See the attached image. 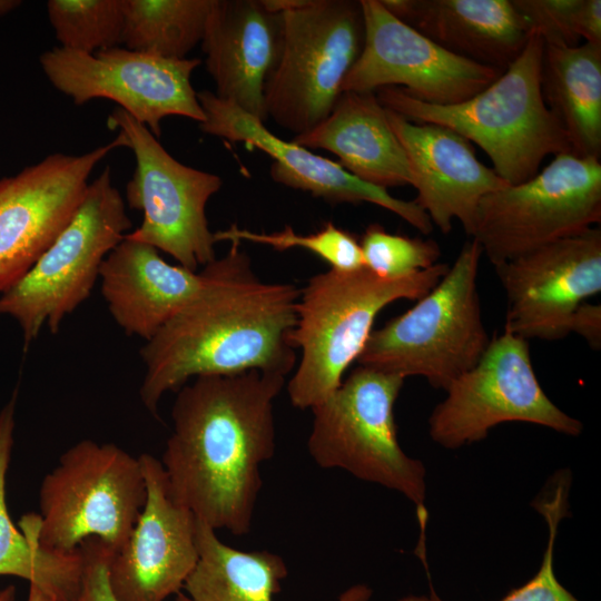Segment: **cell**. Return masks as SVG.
Returning a JSON list of instances; mask_svg holds the SVG:
<instances>
[{"instance_id": "obj_10", "label": "cell", "mask_w": 601, "mask_h": 601, "mask_svg": "<svg viewBox=\"0 0 601 601\" xmlns=\"http://www.w3.org/2000/svg\"><path fill=\"white\" fill-rule=\"evenodd\" d=\"M600 221V159L562 152L526 181L484 196L471 237L495 266Z\"/></svg>"}, {"instance_id": "obj_37", "label": "cell", "mask_w": 601, "mask_h": 601, "mask_svg": "<svg viewBox=\"0 0 601 601\" xmlns=\"http://www.w3.org/2000/svg\"><path fill=\"white\" fill-rule=\"evenodd\" d=\"M21 2L18 0H0V16H3L11 10H13L16 7H18Z\"/></svg>"}, {"instance_id": "obj_9", "label": "cell", "mask_w": 601, "mask_h": 601, "mask_svg": "<svg viewBox=\"0 0 601 601\" xmlns=\"http://www.w3.org/2000/svg\"><path fill=\"white\" fill-rule=\"evenodd\" d=\"M278 61L264 91L267 118L305 134L332 111L365 36L361 0H303L283 11Z\"/></svg>"}, {"instance_id": "obj_34", "label": "cell", "mask_w": 601, "mask_h": 601, "mask_svg": "<svg viewBox=\"0 0 601 601\" xmlns=\"http://www.w3.org/2000/svg\"><path fill=\"white\" fill-rule=\"evenodd\" d=\"M570 333L580 335L594 351L601 347V306L582 303L572 316Z\"/></svg>"}, {"instance_id": "obj_12", "label": "cell", "mask_w": 601, "mask_h": 601, "mask_svg": "<svg viewBox=\"0 0 601 601\" xmlns=\"http://www.w3.org/2000/svg\"><path fill=\"white\" fill-rule=\"evenodd\" d=\"M428 417V434L449 450L480 442L505 422H523L579 436L583 424L545 394L532 366L529 341L503 332L477 363L445 391Z\"/></svg>"}, {"instance_id": "obj_16", "label": "cell", "mask_w": 601, "mask_h": 601, "mask_svg": "<svg viewBox=\"0 0 601 601\" xmlns=\"http://www.w3.org/2000/svg\"><path fill=\"white\" fill-rule=\"evenodd\" d=\"M505 294L504 331L526 341L570 334L577 308L601 292V229L550 243L494 266Z\"/></svg>"}, {"instance_id": "obj_22", "label": "cell", "mask_w": 601, "mask_h": 601, "mask_svg": "<svg viewBox=\"0 0 601 601\" xmlns=\"http://www.w3.org/2000/svg\"><path fill=\"white\" fill-rule=\"evenodd\" d=\"M447 51L504 71L531 37L512 0H381Z\"/></svg>"}, {"instance_id": "obj_14", "label": "cell", "mask_w": 601, "mask_h": 601, "mask_svg": "<svg viewBox=\"0 0 601 601\" xmlns=\"http://www.w3.org/2000/svg\"><path fill=\"white\" fill-rule=\"evenodd\" d=\"M361 4L364 45L343 91L398 87L423 102L447 106L470 99L503 72L447 51L394 17L381 0Z\"/></svg>"}, {"instance_id": "obj_1", "label": "cell", "mask_w": 601, "mask_h": 601, "mask_svg": "<svg viewBox=\"0 0 601 601\" xmlns=\"http://www.w3.org/2000/svg\"><path fill=\"white\" fill-rule=\"evenodd\" d=\"M286 377L205 375L177 391L161 456L174 497L215 531L248 534L262 465L276 449L274 402Z\"/></svg>"}, {"instance_id": "obj_27", "label": "cell", "mask_w": 601, "mask_h": 601, "mask_svg": "<svg viewBox=\"0 0 601 601\" xmlns=\"http://www.w3.org/2000/svg\"><path fill=\"white\" fill-rule=\"evenodd\" d=\"M215 0H124L125 48L185 59L203 41Z\"/></svg>"}, {"instance_id": "obj_26", "label": "cell", "mask_w": 601, "mask_h": 601, "mask_svg": "<svg viewBox=\"0 0 601 601\" xmlns=\"http://www.w3.org/2000/svg\"><path fill=\"white\" fill-rule=\"evenodd\" d=\"M17 390L0 411V575L24 579L58 600L79 580L80 550L59 553L40 548L32 533L13 524L6 499V477L14 443Z\"/></svg>"}, {"instance_id": "obj_7", "label": "cell", "mask_w": 601, "mask_h": 601, "mask_svg": "<svg viewBox=\"0 0 601 601\" xmlns=\"http://www.w3.org/2000/svg\"><path fill=\"white\" fill-rule=\"evenodd\" d=\"M405 378L358 366L324 402L312 408L307 450L323 469L394 490L416 508L424 533L426 469L397 440L394 405Z\"/></svg>"}, {"instance_id": "obj_24", "label": "cell", "mask_w": 601, "mask_h": 601, "mask_svg": "<svg viewBox=\"0 0 601 601\" xmlns=\"http://www.w3.org/2000/svg\"><path fill=\"white\" fill-rule=\"evenodd\" d=\"M197 546V564L183 588L190 601H274L288 575L280 555L267 550L234 549L199 520ZM372 594L368 585L358 583L334 601H370Z\"/></svg>"}, {"instance_id": "obj_23", "label": "cell", "mask_w": 601, "mask_h": 601, "mask_svg": "<svg viewBox=\"0 0 601 601\" xmlns=\"http://www.w3.org/2000/svg\"><path fill=\"white\" fill-rule=\"evenodd\" d=\"M292 141L328 150L367 184L385 189L413 185L406 152L375 91H342L329 115Z\"/></svg>"}, {"instance_id": "obj_6", "label": "cell", "mask_w": 601, "mask_h": 601, "mask_svg": "<svg viewBox=\"0 0 601 601\" xmlns=\"http://www.w3.org/2000/svg\"><path fill=\"white\" fill-rule=\"evenodd\" d=\"M146 502L139 457L114 443L82 440L63 452L39 487L40 513L24 514L37 544L72 553L88 539L116 552Z\"/></svg>"}, {"instance_id": "obj_11", "label": "cell", "mask_w": 601, "mask_h": 601, "mask_svg": "<svg viewBox=\"0 0 601 601\" xmlns=\"http://www.w3.org/2000/svg\"><path fill=\"white\" fill-rule=\"evenodd\" d=\"M107 122L110 129H119L136 160L126 200L142 211V221L125 238L150 245L193 272L214 262L206 205L220 189L221 178L179 162L146 126L120 108Z\"/></svg>"}, {"instance_id": "obj_21", "label": "cell", "mask_w": 601, "mask_h": 601, "mask_svg": "<svg viewBox=\"0 0 601 601\" xmlns=\"http://www.w3.org/2000/svg\"><path fill=\"white\" fill-rule=\"evenodd\" d=\"M207 266L193 272L167 263L147 244L124 238L104 259L101 295L118 326L146 342L191 303L209 280Z\"/></svg>"}, {"instance_id": "obj_29", "label": "cell", "mask_w": 601, "mask_h": 601, "mask_svg": "<svg viewBox=\"0 0 601 601\" xmlns=\"http://www.w3.org/2000/svg\"><path fill=\"white\" fill-rule=\"evenodd\" d=\"M530 35L544 45L574 47L580 40L601 46L600 0H512Z\"/></svg>"}, {"instance_id": "obj_8", "label": "cell", "mask_w": 601, "mask_h": 601, "mask_svg": "<svg viewBox=\"0 0 601 601\" xmlns=\"http://www.w3.org/2000/svg\"><path fill=\"white\" fill-rule=\"evenodd\" d=\"M131 226L106 167L89 183L77 211L52 244L0 295V317L18 323L24 351L43 325L59 332L63 318L89 297L104 259Z\"/></svg>"}, {"instance_id": "obj_3", "label": "cell", "mask_w": 601, "mask_h": 601, "mask_svg": "<svg viewBox=\"0 0 601 601\" xmlns=\"http://www.w3.org/2000/svg\"><path fill=\"white\" fill-rule=\"evenodd\" d=\"M543 40L531 35L518 58L487 87L456 105H432L398 87L377 89L380 102L415 124L446 127L481 147L509 185L538 174L549 155L571 152L542 92Z\"/></svg>"}, {"instance_id": "obj_17", "label": "cell", "mask_w": 601, "mask_h": 601, "mask_svg": "<svg viewBox=\"0 0 601 601\" xmlns=\"http://www.w3.org/2000/svg\"><path fill=\"white\" fill-rule=\"evenodd\" d=\"M146 502L107 573L118 601H166L183 591L198 561L197 521L173 495L160 460L140 454Z\"/></svg>"}, {"instance_id": "obj_28", "label": "cell", "mask_w": 601, "mask_h": 601, "mask_svg": "<svg viewBox=\"0 0 601 601\" xmlns=\"http://www.w3.org/2000/svg\"><path fill=\"white\" fill-rule=\"evenodd\" d=\"M47 12L63 49L95 53L122 43L124 0H50Z\"/></svg>"}, {"instance_id": "obj_38", "label": "cell", "mask_w": 601, "mask_h": 601, "mask_svg": "<svg viewBox=\"0 0 601 601\" xmlns=\"http://www.w3.org/2000/svg\"><path fill=\"white\" fill-rule=\"evenodd\" d=\"M397 601H441V600L436 597L410 594V595H405L398 599Z\"/></svg>"}, {"instance_id": "obj_35", "label": "cell", "mask_w": 601, "mask_h": 601, "mask_svg": "<svg viewBox=\"0 0 601 601\" xmlns=\"http://www.w3.org/2000/svg\"><path fill=\"white\" fill-rule=\"evenodd\" d=\"M27 601H57V599L40 589L39 587L35 584H29Z\"/></svg>"}, {"instance_id": "obj_5", "label": "cell", "mask_w": 601, "mask_h": 601, "mask_svg": "<svg viewBox=\"0 0 601 601\" xmlns=\"http://www.w3.org/2000/svg\"><path fill=\"white\" fill-rule=\"evenodd\" d=\"M483 252L466 240L441 280L403 314L373 329L357 363L380 372L422 376L446 388L472 368L491 338L477 292Z\"/></svg>"}, {"instance_id": "obj_19", "label": "cell", "mask_w": 601, "mask_h": 601, "mask_svg": "<svg viewBox=\"0 0 601 601\" xmlns=\"http://www.w3.org/2000/svg\"><path fill=\"white\" fill-rule=\"evenodd\" d=\"M401 141L417 190L415 204L443 234L459 220L471 236L477 206L489 193L509 185L483 165L470 142L455 131L434 124H415L386 108Z\"/></svg>"}, {"instance_id": "obj_13", "label": "cell", "mask_w": 601, "mask_h": 601, "mask_svg": "<svg viewBox=\"0 0 601 601\" xmlns=\"http://www.w3.org/2000/svg\"><path fill=\"white\" fill-rule=\"evenodd\" d=\"M39 61L51 85L76 105L109 99L157 138L167 116L205 120L190 80L198 58L168 59L119 46L95 53L56 47Z\"/></svg>"}, {"instance_id": "obj_39", "label": "cell", "mask_w": 601, "mask_h": 601, "mask_svg": "<svg viewBox=\"0 0 601 601\" xmlns=\"http://www.w3.org/2000/svg\"><path fill=\"white\" fill-rule=\"evenodd\" d=\"M174 601H190L189 598L181 591L177 595H175Z\"/></svg>"}, {"instance_id": "obj_20", "label": "cell", "mask_w": 601, "mask_h": 601, "mask_svg": "<svg viewBox=\"0 0 601 601\" xmlns=\"http://www.w3.org/2000/svg\"><path fill=\"white\" fill-rule=\"evenodd\" d=\"M282 40V12L263 0H215L201 41L214 93L265 122V86Z\"/></svg>"}, {"instance_id": "obj_30", "label": "cell", "mask_w": 601, "mask_h": 601, "mask_svg": "<svg viewBox=\"0 0 601 601\" xmlns=\"http://www.w3.org/2000/svg\"><path fill=\"white\" fill-rule=\"evenodd\" d=\"M217 242H250L267 245L283 252L289 248H303L325 260L331 268L339 272H355L364 268L359 242L347 230L332 223L309 235H299L286 226L275 233H256L231 225L227 229L214 233Z\"/></svg>"}, {"instance_id": "obj_32", "label": "cell", "mask_w": 601, "mask_h": 601, "mask_svg": "<svg viewBox=\"0 0 601 601\" xmlns=\"http://www.w3.org/2000/svg\"><path fill=\"white\" fill-rule=\"evenodd\" d=\"M364 267L385 278L407 276L435 264L441 249L432 239L391 234L378 224L370 225L362 238Z\"/></svg>"}, {"instance_id": "obj_25", "label": "cell", "mask_w": 601, "mask_h": 601, "mask_svg": "<svg viewBox=\"0 0 601 601\" xmlns=\"http://www.w3.org/2000/svg\"><path fill=\"white\" fill-rule=\"evenodd\" d=\"M542 92L561 122L571 152L601 156V46L544 45Z\"/></svg>"}, {"instance_id": "obj_15", "label": "cell", "mask_w": 601, "mask_h": 601, "mask_svg": "<svg viewBox=\"0 0 601 601\" xmlns=\"http://www.w3.org/2000/svg\"><path fill=\"white\" fill-rule=\"evenodd\" d=\"M122 136L81 155L52 154L0 179V293L39 259L77 211L96 166Z\"/></svg>"}, {"instance_id": "obj_18", "label": "cell", "mask_w": 601, "mask_h": 601, "mask_svg": "<svg viewBox=\"0 0 601 601\" xmlns=\"http://www.w3.org/2000/svg\"><path fill=\"white\" fill-rule=\"evenodd\" d=\"M197 98L205 115L199 129L233 142H245L267 154L273 159L270 177L274 181L307 191L331 204L371 203L397 215L424 235L433 230L428 216L414 200L396 198L387 189L358 179L339 162L277 137L263 121L211 91L197 92Z\"/></svg>"}, {"instance_id": "obj_36", "label": "cell", "mask_w": 601, "mask_h": 601, "mask_svg": "<svg viewBox=\"0 0 601 601\" xmlns=\"http://www.w3.org/2000/svg\"><path fill=\"white\" fill-rule=\"evenodd\" d=\"M0 601H16V587L13 584L0 589Z\"/></svg>"}, {"instance_id": "obj_2", "label": "cell", "mask_w": 601, "mask_h": 601, "mask_svg": "<svg viewBox=\"0 0 601 601\" xmlns=\"http://www.w3.org/2000/svg\"><path fill=\"white\" fill-rule=\"evenodd\" d=\"M206 265L200 294L140 349L139 395L158 417L162 396L190 378L262 371L287 376L296 365L290 335L300 289L257 277L240 243Z\"/></svg>"}, {"instance_id": "obj_33", "label": "cell", "mask_w": 601, "mask_h": 601, "mask_svg": "<svg viewBox=\"0 0 601 601\" xmlns=\"http://www.w3.org/2000/svg\"><path fill=\"white\" fill-rule=\"evenodd\" d=\"M82 568L73 589L58 601H118L108 581L107 565L111 551L97 539L79 546Z\"/></svg>"}, {"instance_id": "obj_4", "label": "cell", "mask_w": 601, "mask_h": 601, "mask_svg": "<svg viewBox=\"0 0 601 601\" xmlns=\"http://www.w3.org/2000/svg\"><path fill=\"white\" fill-rule=\"evenodd\" d=\"M449 268V264L437 263L398 278L381 277L365 267L329 269L311 277L300 289L290 335L295 349H300L287 383L292 405L312 410L329 397L357 362L380 312L396 300H418Z\"/></svg>"}, {"instance_id": "obj_31", "label": "cell", "mask_w": 601, "mask_h": 601, "mask_svg": "<svg viewBox=\"0 0 601 601\" xmlns=\"http://www.w3.org/2000/svg\"><path fill=\"white\" fill-rule=\"evenodd\" d=\"M571 472L558 471L533 500V508L548 525L546 549L538 572L501 601H579L558 580L554 572V545L560 522L569 515Z\"/></svg>"}]
</instances>
